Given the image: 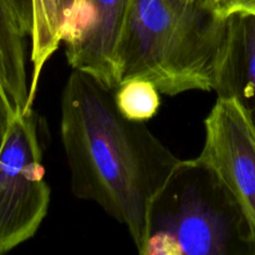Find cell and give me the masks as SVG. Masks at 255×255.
Segmentation results:
<instances>
[{"instance_id": "6da1fadb", "label": "cell", "mask_w": 255, "mask_h": 255, "mask_svg": "<svg viewBox=\"0 0 255 255\" xmlns=\"http://www.w3.org/2000/svg\"><path fill=\"white\" fill-rule=\"evenodd\" d=\"M60 138L74 196L99 204L126 227L143 254L156 204L184 159L144 122L122 116L114 90L77 70L61 92Z\"/></svg>"}, {"instance_id": "7a4b0ae2", "label": "cell", "mask_w": 255, "mask_h": 255, "mask_svg": "<svg viewBox=\"0 0 255 255\" xmlns=\"http://www.w3.org/2000/svg\"><path fill=\"white\" fill-rule=\"evenodd\" d=\"M228 34L229 17L201 0H132L120 47L121 82L148 80L168 96L216 92Z\"/></svg>"}, {"instance_id": "3957f363", "label": "cell", "mask_w": 255, "mask_h": 255, "mask_svg": "<svg viewBox=\"0 0 255 255\" xmlns=\"http://www.w3.org/2000/svg\"><path fill=\"white\" fill-rule=\"evenodd\" d=\"M251 246L228 192L208 169L184 159L161 197L142 255H222Z\"/></svg>"}, {"instance_id": "277c9868", "label": "cell", "mask_w": 255, "mask_h": 255, "mask_svg": "<svg viewBox=\"0 0 255 255\" xmlns=\"http://www.w3.org/2000/svg\"><path fill=\"white\" fill-rule=\"evenodd\" d=\"M41 136L30 109L15 116L0 149V255L31 239L49 212Z\"/></svg>"}, {"instance_id": "5b68a950", "label": "cell", "mask_w": 255, "mask_h": 255, "mask_svg": "<svg viewBox=\"0 0 255 255\" xmlns=\"http://www.w3.org/2000/svg\"><path fill=\"white\" fill-rule=\"evenodd\" d=\"M191 161L228 192L255 249V117L241 99L218 96L204 120L201 153Z\"/></svg>"}, {"instance_id": "8992f818", "label": "cell", "mask_w": 255, "mask_h": 255, "mask_svg": "<svg viewBox=\"0 0 255 255\" xmlns=\"http://www.w3.org/2000/svg\"><path fill=\"white\" fill-rule=\"evenodd\" d=\"M132 0H80L62 27L65 56L72 70L110 90L121 82L120 47Z\"/></svg>"}, {"instance_id": "52a82bcc", "label": "cell", "mask_w": 255, "mask_h": 255, "mask_svg": "<svg viewBox=\"0 0 255 255\" xmlns=\"http://www.w3.org/2000/svg\"><path fill=\"white\" fill-rule=\"evenodd\" d=\"M216 92L241 99L255 117V15L229 17L228 42Z\"/></svg>"}, {"instance_id": "ba28073f", "label": "cell", "mask_w": 255, "mask_h": 255, "mask_svg": "<svg viewBox=\"0 0 255 255\" xmlns=\"http://www.w3.org/2000/svg\"><path fill=\"white\" fill-rule=\"evenodd\" d=\"M62 16L60 0H32V29L30 34V102H34L40 75L46 62L62 44Z\"/></svg>"}, {"instance_id": "9c48e42d", "label": "cell", "mask_w": 255, "mask_h": 255, "mask_svg": "<svg viewBox=\"0 0 255 255\" xmlns=\"http://www.w3.org/2000/svg\"><path fill=\"white\" fill-rule=\"evenodd\" d=\"M114 97L120 114L131 121H148L156 116L161 106L159 90L143 79L121 82L114 90Z\"/></svg>"}, {"instance_id": "30bf717a", "label": "cell", "mask_w": 255, "mask_h": 255, "mask_svg": "<svg viewBox=\"0 0 255 255\" xmlns=\"http://www.w3.org/2000/svg\"><path fill=\"white\" fill-rule=\"evenodd\" d=\"M0 25L15 36L27 39L31 34V24L25 19L17 0H0Z\"/></svg>"}, {"instance_id": "8fae6325", "label": "cell", "mask_w": 255, "mask_h": 255, "mask_svg": "<svg viewBox=\"0 0 255 255\" xmlns=\"http://www.w3.org/2000/svg\"><path fill=\"white\" fill-rule=\"evenodd\" d=\"M204 5L223 17L237 14L255 15V0H201Z\"/></svg>"}, {"instance_id": "7c38bea8", "label": "cell", "mask_w": 255, "mask_h": 255, "mask_svg": "<svg viewBox=\"0 0 255 255\" xmlns=\"http://www.w3.org/2000/svg\"><path fill=\"white\" fill-rule=\"evenodd\" d=\"M19 112L14 107L10 97L0 87V149H1L2 144H4L7 132H9L12 121H14L15 116Z\"/></svg>"}, {"instance_id": "4fadbf2b", "label": "cell", "mask_w": 255, "mask_h": 255, "mask_svg": "<svg viewBox=\"0 0 255 255\" xmlns=\"http://www.w3.org/2000/svg\"><path fill=\"white\" fill-rule=\"evenodd\" d=\"M22 14L29 20L32 19V0H17Z\"/></svg>"}, {"instance_id": "5bb4252c", "label": "cell", "mask_w": 255, "mask_h": 255, "mask_svg": "<svg viewBox=\"0 0 255 255\" xmlns=\"http://www.w3.org/2000/svg\"><path fill=\"white\" fill-rule=\"evenodd\" d=\"M77 1H80V0H60V6H61L62 16H64V22H65V19H66L67 14L70 12V10L72 9V6H74Z\"/></svg>"}]
</instances>
